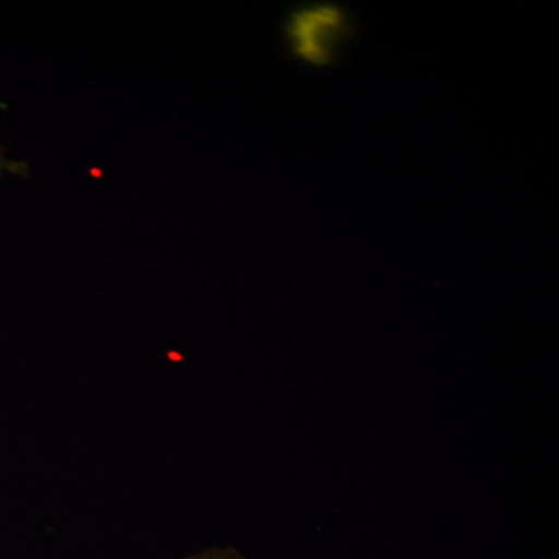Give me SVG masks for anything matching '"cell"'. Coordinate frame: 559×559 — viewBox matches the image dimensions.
<instances>
[{
	"label": "cell",
	"instance_id": "cell-1",
	"mask_svg": "<svg viewBox=\"0 0 559 559\" xmlns=\"http://www.w3.org/2000/svg\"><path fill=\"white\" fill-rule=\"evenodd\" d=\"M349 33L347 11L336 3L300 7L285 25L290 50L314 68H326L336 60Z\"/></svg>",
	"mask_w": 559,
	"mask_h": 559
},
{
	"label": "cell",
	"instance_id": "cell-2",
	"mask_svg": "<svg viewBox=\"0 0 559 559\" xmlns=\"http://www.w3.org/2000/svg\"><path fill=\"white\" fill-rule=\"evenodd\" d=\"M186 559H246L240 554L230 549H213L204 551V554L194 555V557Z\"/></svg>",
	"mask_w": 559,
	"mask_h": 559
}]
</instances>
